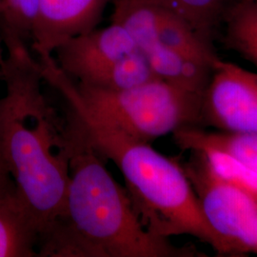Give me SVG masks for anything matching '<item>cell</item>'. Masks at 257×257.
<instances>
[{"label": "cell", "instance_id": "5b68a950", "mask_svg": "<svg viewBox=\"0 0 257 257\" xmlns=\"http://www.w3.org/2000/svg\"><path fill=\"white\" fill-rule=\"evenodd\" d=\"M111 22L125 28L156 77H168L184 57L212 70L219 57L212 40L175 12L153 0H114Z\"/></svg>", "mask_w": 257, "mask_h": 257}, {"label": "cell", "instance_id": "5bb4252c", "mask_svg": "<svg viewBox=\"0 0 257 257\" xmlns=\"http://www.w3.org/2000/svg\"><path fill=\"white\" fill-rule=\"evenodd\" d=\"M189 152L201 156L209 169L223 182L257 200V173L238 157L211 146H197Z\"/></svg>", "mask_w": 257, "mask_h": 257}, {"label": "cell", "instance_id": "e0dca14e", "mask_svg": "<svg viewBox=\"0 0 257 257\" xmlns=\"http://www.w3.org/2000/svg\"><path fill=\"white\" fill-rule=\"evenodd\" d=\"M0 194H18L15 183L7 170L2 153L1 118H0Z\"/></svg>", "mask_w": 257, "mask_h": 257}, {"label": "cell", "instance_id": "8fae6325", "mask_svg": "<svg viewBox=\"0 0 257 257\" xmlns=\"http://www.w3.org/2000/svg\"><path fill=\"white\" fill-rule=\"evenodd\" d=\"M173 138L184 151L197 146H211L226 151L238 157L257 173V135L230 134L218 131H204L200 127L181 128Z\"/></svg>", "mask_w": 257, "mask_h": 257}, {"label": "cell", "instance_id": "7a4b0ae2", "mask_svg": "<svg viewBox=\"0 0 257 257\" xmlns=\"http://www.w3.org/2000/svg\"><path fill=\"white\" fill-rule=\"evenodd\" d=\"M70 182L64 207L38 239L39 257H195L144 227L106 160L66 117Z\"/></svg>", "mask_w": 257, "mask_h": 257}, {"label": "cell", "instance_id": "ac0fdd59", "mask_svg": "<svg viewBox=\"0 0 257 257\" xmlns=\"http://www.w3.org/2000/svg\"><path fill=\"white\" fill-rule=\"evenodd\" d=\"M2 45H3V38H2V35H1V31H0V63L3 61L4 56H3V49H2Z\"/></svg>", "mask_w": 257, "mask_h": 257}, {"label": "cell", "instance_id": "2e32d148", "mask_svg": "<svg viewBox=\"0 0 257 257\" xmlns=\"http://www.w3.org/2000/svg\"><path fill=\"white\" fill-rule=\"evenodd\" d=\"M1 30L8 31L25 41L31 39L36 23L39 0H0Z\"/></svg>", "mask_w": 257, "mask_h": 257}, {"label": "cell", "instance_id": "9a60e30c", "mask_svg": "<svg viewBox=\"0 0 257 257\" xmlns=\"http://www.w3.org/2000/svg\"><path fill=\"white\" fill-rule=\"evenodd\" d=\"M189 22L202 36L212 40L220 15L222 0H153Z\"/></svg>", "mask_w": 257, "mask_h": 257}, {"label": "cell", "instance_id": "6da1fadb", "mask_svg": "<svg viewBox=\"0 0 257 257\" xmlns=\"http://www.w3.org/2000/svg\"><path fill=\"white\" fill-rule=\"evenodd\" d=\"M7 55L0 63L6 93L0 99L4 161L38 236L62 212L70 182L67 120L42 92L39 60L21 37L3 33Z\"/></svg>", "mask_w": 257, "mask_h": 257}, {"label": "cell", "instance_id": "9c48e42d", "mask_svg": "<svg viewBox=\"0 0 257 257\" xmlns=\"http://www.w3.org/2000/svg\"><path fill=\"white\" fill-rule=\"evenodd\" d=\"M134 38L118 23L95 28L66 41L55 52L56 64L74 81L138 51Z\"/></svg>", "mask_w": 257, "mask_h": 257}, {"label": "cell", "instance_id": "ffe728a7", "mask_svg": "<svg viewBox=\"0 0 257 257\" xmlns=\"http://www.w3.org/2000/svg\"><path fill=\"white\" fill-rule=\"evenodd\" d=\"M0 10H1V1H0Z\"/></svg>", "mask_w": 257, "mask_h": 257}, {"label": "cell", "instance_id": "3957f363", "mask_svg": "<svg viewBox=\"0 0 257 257\" xmlns=\"http://www.w3.org/2000/svg\"><path fill=\"white\" fill-rule=\"evenodd\" d=\"M58 92L68 104V119L106 161L118 168L133 207L150 232L165 239L189 235L217 255L241 256L211 229L181 163L98 118L70 92Z\"/></svg>", "mask_w": 257, "mask_h": 257}, {"label": "cell", "instance_id": "d6986e66", "mask_svg": "<svg viewBox=\"0 0 257 257\" xmlns=\"http://www.w3.org/2000/svg\"><path fill=\"white\" fill-rule=\"evenodd\" d=\"M251 1H252V2H253V3H254V4L257 6V0H251Z\"/></svg>", "mask_w": 257, "mask_h": 257}, {"label": "cell", "instance_id": "30bf717a", "mask_svg": "<svg viewBox=\"0 0 257 257\" xmlns=\"http://www.w3.org/2000/svg\"><path fill=\"white\" fill-rule=\"evenodd\" d=\"M38 232L18 194H0V257L38 256Z\"/></svg>", "mask_w": 257, "mask_h": 257}, {"label": "cell", "instance_id": "52a82bcc", "mask_svg": "<svg viewBox=\"0 0 257 257\" xmlns=\"http://www.w3.org/2000/svg\"><path fill=\"white\" fill-rule=\"evenodd\" d=\"M200 125L257 135V73L217 59L203 93Z\"/></svg>", "mask_w": 257, "mask_h": 257}, {"label": "cell", "instance_id": "8992f818", "mask_svg": "<svg viewBox=\"0 0 257 257\" xmlns=\"http://www.w3.org/2000/svg\"><path fill=\"white\" fill-rule=\"evenodd\" d=\"M182 164L211 229L229 241L240 255H257V200L223 182L197 153Z\"/></svg>", "mask_w": 257, "mask_h": 257}, {"label": "cell", "instance_id": "4fadbf2b", "mask_svg": "<svg viewBox=\"0 0 257 257\" xmlns=\"http://www.w3.org/2000/svg\"><path fill=\"white\" fill-rule=\"evenodd\" d=\"M223 41L257 69V6L251 0H242L226 13Z\"/></svg>", "mask_w": 257, "mask_h": 257}, {"label": "cell", "instance_id": "7c38bea8", "mask_svg": "<svg viewBox=\"0 0 257 257\" xmlns=\"http://www.w3.org/2000/svg\"><path fill=\"white\" fill-rule=\"evenodd\" d=\"M153 78H156V75L146 57L138 50L88 74L81 81L75 82L104 90L120 91L136 87Z\"/></svg>", "mask_w": 257, "mask_h": 257}, {"label": "cell", "instance_id": "277c9868", "mask_svg": "<svg viewBox=\"0 0 257 257\" xmlns=\"http://www.w3.org/2000/svg\"><path fill=\"white\" fill-rule=\"evenodd\" d=\"M38 60L46 82L70 92L92 114L138 140L151 143L181 128L200 126L203 93L157 77L126 90H104L75 82L53 55Z\"/></svg>", "mask_w": 257, "mask_h": 257}, {"label": "cell", "instance_id": "ba28073f", "mask_svg": "<svg viewBox=\"0 0 257 257\" xmlns=\"http://www.w3.org/2000/svg\"><path fill=\"white\" fill-rule=\"evenodd\" d=\"M114 0H39L32 32L37 56L54 55L66 41L98 27Z\"/></svg>", "mask_w": 257, "mask_h": 257}]
</instances>
